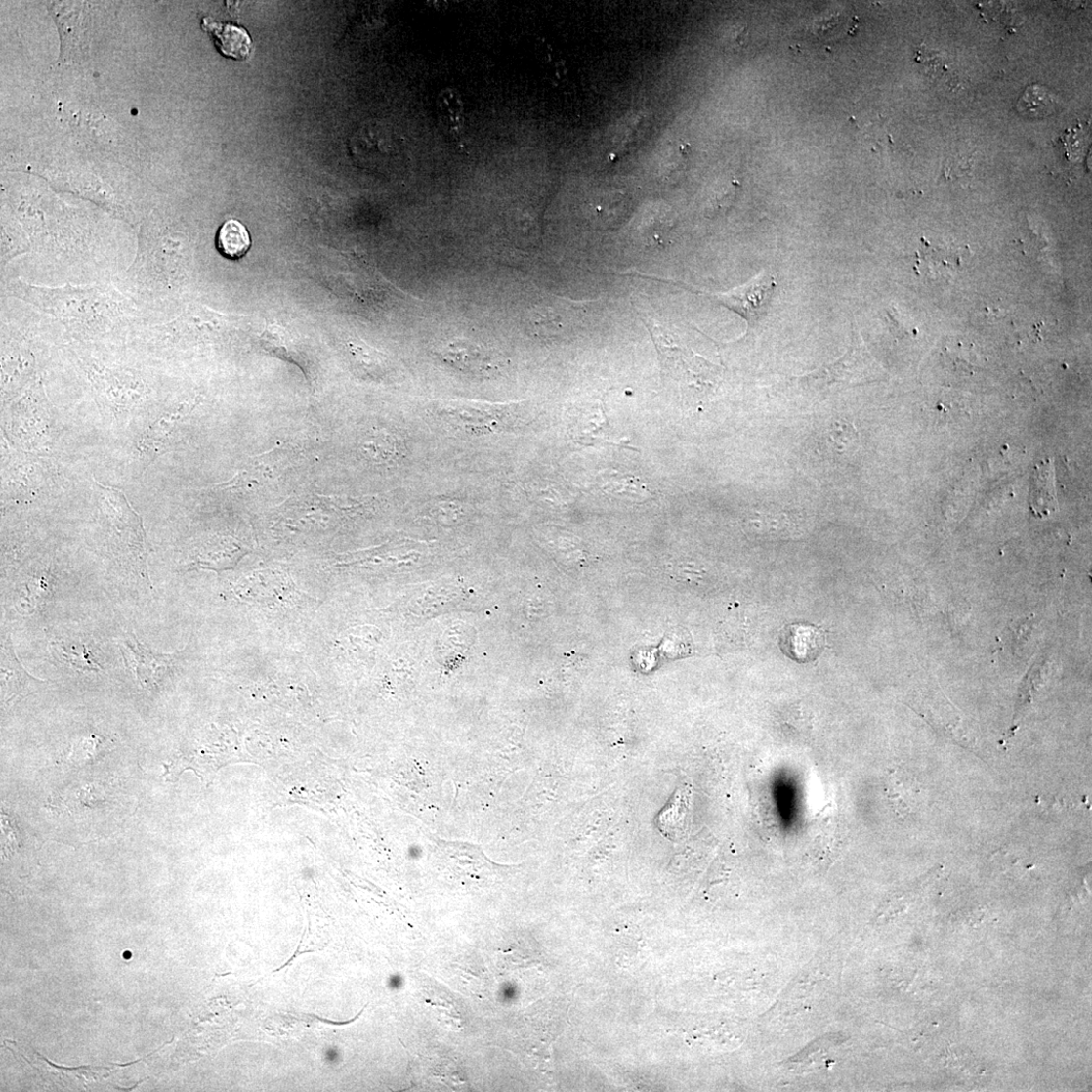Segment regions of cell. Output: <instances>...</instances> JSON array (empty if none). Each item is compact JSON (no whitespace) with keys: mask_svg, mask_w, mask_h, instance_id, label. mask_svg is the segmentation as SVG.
Returning a JSON list of instances; mask_svg holds the SVG:
<instances>
[{"mask_svg":"<svg viewBox=\"0 0 1092 1092\" xmlns=\"http://www.w3.org/2000/svg\"><path fill=\"white\" fill-rule=\"evenodd\" d=\"M439 121L445 132L461 133L465 124L464 101L457 91L451 88L442 90L437 98Z\"/></svg>","mask_w":1092,"mask_h":1092,"instance_id":"7c38bea8","label":"cell"},{"mask_svg":"<svg viewBox=\"0 0 1092 1092\" xmlns=\"http://www.w3.org/2000/svg\"><path fill=\"white\" fill-rule=\"evenodd\" d=\"M359 446L367 458L379 464L394 462L400 452L397 439L381 429L368 431L361 438Z\"/></svg>","mask_w":1092,"mask_h":1092,"instance_id":"4fadbf2b","label":"cell"},{"mask_svg":"<svg viewBox=\"0 0 1092 1092\" xmlns=\"http://www.w3.org/2000/svg\"><path fill=\"white\" fill-rule=\"evenodd\" d=\"M2 676L3 695L6 701L21 694L31 683L41 681L28 674L20 664L10 638L2 644Z\"/></svg>","mask_w":1092,"mask_h":1092,"instance_id":"30bf717a","label":"cell"},{"mask_svg":"<svg viewBox=\"0 0 1092 1092\" xmlns=\"http://www.w3.org/2000/svg\"><path fill=\"white\" fill-rule=\"evenodd\" d=\"M854 428L846 421H838L831 425L829 439L831 446L838 453L844 454L847 448H851L854 441Z\"/></svg>","mask_w":1092,"mask_h":1092,"instance_id":"ac0fdd59","label":"cell"},{"mask_svg":"<svg viewBox=\"0 0 1092 1092\" xmlns=\"http://www.w3.org/2000/svg\"><path fill=\"white\" fill-rule=\"evenodd\" d=\"M439 357L451 366L475 377H493L502 367V359L493 350L467 339H456L443 345Z\"/></svg>","mask_w":1092,"mask_h":1092,"instance_id":"277c9868","label":"cell"},{"mask_svg":"<svg viewBox=\"0 0 1092 1092\" xmlns=\"http://www.w3.org/2000/svg\"><path fill=\"white\" fill-rule=\"evenodd\" d=\"M203 27L212 34L216 46L224 56L236 61H245L249 56L252 41L244 28L217 22L210 18L203 20Z\"/></svg>","mask_w":1092,"mask_h":1092,"instance_id":"ba28073f","label":"cell"},{"mask_svg":"<svg viewBox=\"0 0 1092 1092\" xmlns=\"http://www.w3.org/2000/svg\"><path fill=\"white\" fill-rule=\"evenodd\" d=\"M96 487L101 511L118 542L119 549L141 578L152 587L146 532L140 515L131 507L119 488L105 486L98 481H96Z\"/></svg>","mask_w":1092,"mask_h":1092,"instance_id":"6da1fadb","label":"cell"},{"mask_svg":"<svg viewBox=\"0 0 1092 1092\" xmlns=\"http://www.w3.org/2000/svg\"><path fill=\"white\" fill-rule=\"evenodd\" d=\"M788 639L789 653L795 655L794 658L798 659L800 651L801 655L799 660H810L816 657L819 652L823 644V639L820 632L814 627L808 626H792Z\"/></svg>","mask_w":1092,"mask_h":1092,"instance_id":"5bb4252c","label":"cell"},{"mask_svg":"<svg viewBox=\"0 0 1092 1092\" xmlns=\"http://www.w3.org/2000/svg\"><path fill=\"white\" fill-rule=\"evenodd\" d=\"M776 286L775 278L763 271L749 282L728 293L707 296L735 311L750 327H755L767 315Z\"/></svg>","mask_w":1092,"mask_h":1092,"instance_id":"3957f363","label":"cell"},{"mask_svg":"<svg viewBox=\"0 0 1092 1092\" xmlns=\"http://www.w3.org/2000/svg\"><path fill=\"white\" fill-rule=\"evenodd\" d=\"M189 410L191 408L179 407L157 418L147 428L139 443V451L144 459L152 462L166 449L167 442L172 436H175L178 427L185 420L186 411Z\"/></svg>","mask_w":1092,"mask_h":1092,"instance_id":"52a82bcc","label":"cell"},{"mask_svg":"<svg viewBox=\"0 0 1092 1092\" xmlns=\"http://www.w3.org/2000/svg\"><path fill=\"white\" fill-rule=\"evenodd\" d=\"M121 651L137 680L147 688H156L161 677L175 660L174 654H155L141 645L135 634L121 643Z\"/></svg>","mask_w":1092,"mask_h":1092,"instance_id":"8992f818","label":"cell"},{"mask_svg":"<svg viewBox=\"0 0 1092 1092\" xmlns=\"http://www.w3.org/2000/svg\"><path fill=\"white\" fill-rule=\"evenodd\" d=\"M1056 99L1043 86L1031 85L1018 103V110L1033 118H1043L1054 112Z\"/></svg>","mask_w":1092,"mask_h":1092,"instance_id":"9a60e30c","label":"cell"},{"mask_svg":"<svg viewBox=\"0 0 1092 1092\" xmlns=\"http://www.w3.org/2000/svg\"><path fill=\"white\" fill-rule=\"evenodd\" d=\"M860 356L861 350L854 338L850 351L843 357L799 378V384L817 393L837 392L857 384L861 379L858 369Z\"/></svg>","mask_w":1092,"mask_h":1092,"instance_id":"5b68a950","label":"cell"},{"mask_svg":"<svg viewBox=\"0 0 1092 1092\" xmlns=\"http://www.w3.org/2000/svg\"><path fill=\"white\" fill-rule=\"evenodd\" d=\"M51 647L50 649H53L55 653L61 654L60 656L63 658V662L77 671L96 673L103 671V668L99 665L93 653L86 650V647L80 652H78L75 648L68 649L63 642H53Z\"/></svg>","mask_w":1092,"mask_h":1092,"instance_id":"2e32d148","label":"cell"},{"mask_svg":"<svg viewBox=\"0 0 1092 1092\" xmlns=\"http://www.w3.org/2000/svg\"><path fill=\"white\" fill-rule=\"evenodd\" d=\"M1036 472L1037 475L1034 476L1033 480L1032 502H1042L1040 505V507H1042L1043 500H1048L1047 502L1054 511L1055 508H1057V498L1054 492V478L1051 463L1049 462L1045 468L1041 467L1037 469Z\"/></svg>","mask_w":1092,"mask_h":1092,"instance_id":"e0dca14e","label":"cell"},{"mask_svg":"<svg viewBox=\"0 0 1092 1092\" xmlns=\"http://www.w3.org/2000/svg\"><path fill=\"white\" fill-rule=\"evenodd\" d=\"M649 330L665 375L678 382L682 396L685 391L692 389L704 393L713 389L715 381L721 375L720 367L694 355L693 352L679 347L671 331L658 325Z\"/></svg>","mask_w":1092,"mask_h":1092,"instance_id":"7a4b0ae2","label":"cell"},{"mask_svg":"<svg viewBox=\"0 0 1092 1092\" xmlns=\"http://www.w3.org/2000/svg\"><path fill=\"white\" fill-rule=\"evenodd\" d=\"M924 246L916 253V272L930 279L952 276L961 267V256L952 250L933 247L922 241Z\"/></svg>","mask_w":1092,"mask_h":1092,"instance_id":"9c48e42d","label":"cell"},{"mask_svg":"<svg viewBox=\"0 0 1092 1092\" xmlns=\"http://www.w3.org/2000/svg\"><path fill=\"white\" fill-rule=\"evenodd\" d=\"M251 247V238L246 227L237 220H228L219 229L217 249L229 260H239Z\"/></svg>","mask_w":1092,"mask_h":1092,"instance_id":"8fae6325","label":"cell"}]
</instances>
